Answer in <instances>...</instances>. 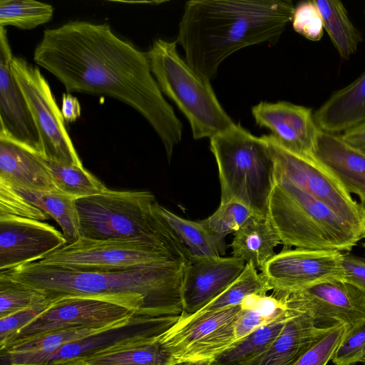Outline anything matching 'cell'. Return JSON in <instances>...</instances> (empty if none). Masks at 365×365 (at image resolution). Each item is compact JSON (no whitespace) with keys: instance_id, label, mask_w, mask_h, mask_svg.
Listing matches in <instances>:
<instances>
[{"instance_id":"1","label":"cell","mask_w":365,"mask_h":365,"mask_svg":"<svg viewBox=\"0 0 365 365\" xmlns=\"http://www.w3.org/2000/svg\"><path fill=\"white\" fill-rule=\"evenodd\" d=\"M34 61L68 93L106 96L136 110L156 132L170 161L182 124L153 76L146 53L118 38L108 24L73 21L46 29Z\"/></svg>"},{"instance_id":"2","label":"cell","mask_w":365,"mask_h":365,"mask_svg":"<svg viewBox=\"0 0 365 365\" xmlns=\"http://www.w3.org/2000/svg\"><path fill=\"white\" fill-rule=\"evenodd\" d=\"M289 0H195L185 3L176 38L185 61L210 81L233 53L276 42L292 21Z\"/></svg>"},{"instance_id":"3","label":"cell","mask_w":365,"mask_h":365,"mask_svg":"<svg viewBox=\"0 0 365 365\" xmlns=\"http://www.w3.org/2000/svg\"><path fill=\"white\" fill-rule=\"evenodd\" d=\"M187 263L172 260L133 270L81 272L34 262L0 272L38 290L51 302L94 297L118 303L139 315L178 316L183 312Z\"/></svg>"},{"instance_id":"4","label":"cell","mask_w":365,"mask_h":365,"mask_svg":"<svg viewBox=\"0 0 365 365\" xmlns=\"http://www.w3.org/2000/svg\"><path fill=\"white\" fill-rule=\"evenodd\" d=\"M76 203L81 237L142 242L188 262L185 249L157 213L150 192L107 189Z\"/></svg>"},{"instance_id":"5","label":"cell","mask_w":365,"mask_h":365,"mask_svg":"<svg viewBox=\"0 0 365 365\" xmlns=\"http://www.w3.org/2000/svg\"><path fill=\"white\" fill-rule=\"evenodd\" d=\"M218 169L220 203L236 200L253 215L267 217L275 184L274 163L265 137H257L240 123L210 138Z\"/></svg>"},{"instance_id":"6","label":"cell","mask_w":365,"mask_h":365,"mask_svg":"<svg viewBox=\"0 0 365 365\" xmlns=\"http://www.w3.org/2000/svg\"><path fill=\"white\" fill-rule=\"evenodd\" d=\"M267 217L284 248L349 252L361 233L303 190L275 178Z\"/></svg>"},{"instance_id":"7","label":"cell","mask_w":365,"mask_h":365,"mask_svg":"<svg viewBox=\"0 0 365 365\" xmlns=\"http://www.w3.org/2000/svg\"><path fill=\"white\" fill-rule=\"evenodd\" d=\"M145 53L160 89L186 117L194 139L211 138L235 125L210 81L180 57L176 41L155 39Z\"/></svg>"},{"instance_id":"8","label":"cell","mask_w":365,"mask_h":365,"mask_svg":"<svg viewBox=\"0 0 365 365\" xmlns=\"http://www.w3.org/2000/svg\"><path fill=\"white\" fill-rule=\"evenodd\" d=\"M242 304L207 312L182 314L160 336L173 365L208 364L235 343V327Z\"/></svg>"},{"instance_id":"9","label":"cell","mask_w":365,"mask_h":365,"mask_svg":"<svg viewBox=\"0 0 365 365\" xmlns=\"http://www.w3.org/2000/svg\"><path fill=\"white\" fill-rule=\"evenodd\" d=\"M172 260L182 261L142 242L80 237L37 262L73 271L115 272L145 268Z\"/></svg>"},{"instance_id":"10","label":"cell","mask_w":365,"mask_h":365,"mask_svg":"<svg viewBox=\"0 0 365 365\" xmlns=\"http://www.w3.org/2000/svg\"><path fill=\"white\" fill-rule=\"evenodd\" d=\"M270 145L275 178L284 180L320 201L358 230L365 229V212L334 173L316 156L293 154L265 135Z\"/></svg>"},{"instance_id":"11","label":"cell","mask_w":365,"mask_h":365,"mask_svg":"<svg viewBox=\"0 0 365 365\" xmlns=\"http://www.w3.org/2000/svg\"><path fill=\"white\" fill-rule=\"evenodd\" d=\"M11 70L38 129L43 157L65 164L83 166L65 127L61 111L40 70L24 58L16 56L11 61Z\"/></svg>"},{"instance_id":"12","label":"cell","mask_w":365,"mask_h":365,"mask_svg":"<svg viewBox=\"0 0 365 365\" xmlns=\"http://www.w3.org/2000/svg\"><path fill=\"white\" fill-rule=\"evenodd\" d=\"M137 314L118 303L94 297H72L52 302L41 315L9 336L0 350L53 331L73 328H108Z\"/></svg>"},{"instance_id":"13","label":"cell","mask_w":365,"mask_h":365,"mask_svg":"<svg viewBox=\"0 0 365 365\" xmlns=\"http://www.w3.org/2000/svg\"><path fill=\"white\" fill-rule=\"evenodd\" d=\"M342 255L337 250L284 248L267 262L261 274L273 292L290 294L344 280Z\"/></svg>"},{"instance_id":"14","label":"cell","mask_w":365,"mask_h":365,"mask_svg":"<svg viewBox=\"0 0 365 365\" xmlns=\"http://www.w3.org/2000/svg\"><path fill=\"white\" fill-rule=\"evenodd\" d=\"M178 316L135 314L127 321L66 344L38 365H66L140 341L157 337L172 327Z\"/></svg>"},{"instance_id":"15","label":"cell","mask_w":365,"mask_h":365,"mask_svg":"<svg viewBox=\"0 0 365 365\" xmlns=\"http://www.w3.org/2000/svg\"><path fill=\"white\" fill-rule=\"evenodd\" d=\"M288 302L324 326L340 324L345 334L365 322V293L344 280H333L287 295Z\"/></svg>"},{"instance_id":"16","label":"cell","mask_w":365,"mask_h":365,"mask_svg":"<svg viewBox=\"0 0 365 365\" xmlns=\"http://www.w3.org/2000/svg\"><path fill=\"white\" fill-rule=\"evenodd\" d=\"M66 245L63 233L48 223L0 213V271L37 262Z\"/></svg>"},{"instance_id":"17","label":"cell","mask_w":365,"mask_h":365,"mask_svg":"<svg viewBox=\"0 0 365 365\" xmlns=\"http://www.w3.org/2000/svg\"><path fill=\"white\" fill-rule=\"evenodd\" d=\"M13 57L6 30L0 27V139L43 156L38 129L11 70Z\"/></svg>"},{"instance_id":"18","label":"cell","mask_w":365,"mask_h":365,"mask_svg":"<svg viewBox=\"0 0 365 365\" xmlns=\"http://www.w3.org/2000/svg\"><path fill=\"white\" fill-rule=\"evenodd\" d=\"M255 123L268 128L272 139L287 151L300 156H316L318 128L309 108L287 101H261L252 108Z\"/></svg>"},{"instance_id":"19","label":"cell","mask_w":365,"mask_h":365,"mask_svg":"<svg viewBox=\"0 0 365 365\" xmlns=\"http://www.w3.org/2000/svg\"><path fill=\"white\" fill-rule=\"evenodd\" d=\"M246 263L235 257H191L182 285L183 314H193L223 292L242 272Z\"/></svg>"},{"instance_id":"20","label":"cell","mask_w":365,"mask_h":365,"mask_svg":"<svg viewBox=\"0 0 365 365\" xmlns=\"http://www.w3.org/2000/svg\"><path fill=\"white\" fill-rule=\"evenodd\" d=\"M288 317L274 343L249 365H294L331 326L322 325L287 300Z\"/></svg>"},{"instance_id":"21","label":"cell","mask_w":365,"mask_h":365,"mask_svg":"<svg viewBox=\"0 0 365 365\" xmlns=\"http://www.w3.org/2000/svg\"><path fill=\"white\" fill-rule=\"evenodd\" d=\"M0 180L37 192L57 190L45 158L12 141L0 139Z\"/></svg>"},{"instance_id":"22","label":"cell","mask_w":365,"mask_h":365,"mask_svg":"<svg viewBox=\"0 0 365 365\" xmlns=\"http://www.w3.org/2000/svg\"><path fill=\"white\" fill-rule=\"evenodd\" d=\"M316 157L338 178L345 189L365 205V154L346 143L341 135L320 131Z\"/></svg>"},{"instance_id":"23","label":"cell","mask_w":365,"mask_h":365,"mask_svg":"<svg viewBox=\"0 0 365 365\" xmlns=\"http://www.w3.org/2000/svg\"><path fill=\"white\" fill-rule=\"evenodd\" d=\"M318 128L339 134L365 123V71L333 93L314 112Z\"/></svg>"},{"instance_id":"24","label":"cell","mask_w":365,"mask_h":365,"mask_svg":"<svg viewBox=\"0 0 365 365\" xmlns=\"http://www.w3.org/2000/svg\"><path fill=\"white\" fill-rule=\"evenodd\" d=\"M281 240L268 217L252 215L234 234L230 246L232 257L251 262L262 271L275 255L274 248Z\"/></svg>"},{"instance_id":"25","label":"cell","mask_w":365,"mask_h":365,"mask_svg":"<svg viewBox=\"0 0 365 365\" xmlns=\"http://www.w3.org/2000/svg\"><path fill=\"white\" fill-rule=\"evenodd\" d=\"M157 213L166 223L191 257H222L227 251L225 238L213 232L204 220L182 218L157 202Z\"/></svg>"},{"instance_id":"26","label":"cell","mask_w":365,"mask_h":365,"mask_svg":"<svg viewBox=\"0 0 365 365\" xmlns=\"http://www.w3.org/2000/svg\"><path fill=\"white\" fill-rule=\"evenodd\" d=\"M287 317V309L283 314L235 342L212 363L216 365H249L263 354L274 343L280 334Z\"/></svg>"},{"instance_id":"27","label":"cell","mask_w":365,"mask_h":365,"mask_svg":"<svg viewBox=\"0 0 365 365\" xmlns=\"http://www.w3.org/2000/svg\"><path fill=\"white\" fill-rule=\"evenodd\" d=\"M13 188L58 223L67 244L73 243L81 237L76 199L58 190L37 192Z\"/></svg>"},{"instance_id":"28","label":"cell","mask_w":365,"mask_h":365,"mask_svg":"<svg viewBox=\"0 0 365 365\" xmlns=\"http://www.w3.org/2000/svg\"><path fill=\"white\" fill-rule=\"evenodd\" d=\"M160 336L119 347L72 364L83 365H173L170 356L164 349L160 341Z\"/></svg>"},{"instance_id":"29","label":"cell","mask_w":365,"mask_h":365,"mask_svg":"<svg viewBox=\"0 0 365 365\" xmlns=\"http://www.w3.org/2000/svg\"><path fill=\"white\" fill-rule=\"evenodd\" d=\"M323 21L324 29L342 58L348 59L362 40L350 20L343 3L338 0H314Z\"/></svg>"},{"instance_id":"30","label":"cell","mask_w":365,"mask_h":365,"mask_svg":"<svg viewBox=\"0 0 365 365\" xmlns=\"http://www.w3.org/2000/svg\"><path fill=\"white\" fill-rule=\"evenodd\" d=\"M56 189L76 200L99 195L108 188L83 166L46 159Z\"/></svg>"},{"instance_id":"31","label":"cell","mask_w":365,"mask_h":365,"mask_svg":"<svg viewBox=\"0 0 365 365\" xmlns=\"http://www.w3.org/2000/svg\"><path fill=\"white\" fill-rule=\"evenodd\" d=\"M272 290L261 273L247 262L240 275L219 296L197 312H207L241 304L251 295L265 294Z\"/></svg>"},{"instance_id":"32","label":"cell","mask_w":365,"mask_h":365,"mask_svg":"<svg viewBox=\"0 0 365 365\" xmlns=\"http://www.w3.org/2000/svg\"><path fill=\"white\" fill-rule=\"evenodd\" d=\"M51 4L33 0H1L0 27L13 26L32 29L52 19Z\"/></svg>"},{"instance_id":"33","label":"cell","mask_w":365,"mask_h":365,"mask_svg":"<svg viewBox=\"0 0 365 365\" xmlns=\"http://www.w3.org/2000/svg\"><path fill=\"white\" fill-rule=\"evenodd\" d=\"M47 299L38 290L0 272V319Z\"/></svg>"},{"instance_id":"34","label":"cell","mask_w":365,"mask_h":365,"mask_svg":"<svg viewBox=\"0 0 365 365\" xmlns=\"http://www.w3.org/2000/svg\"><path fill=\"white\" fill-rule=\"evenodd\" d=\"M252 215L243 204L230 200L220 203L217 210L203 220L213 232L225 238L231 233L235 234Z\"/></svg>"},{"instance_id":"35","label":"cell","mask_w":365,"mask_h":365,"mask_svg":"<svg viewBox=\"0 0 365 365\" xmlns=\"http://www.w3.org/2000/svg\"><path fill=\"white\" fill-rule=\"evenodd\" d=\"M344 334V326L340 324L333 325L294 365H327L332 359Z\"/></svg>"},{"instance_id":"36","label":"cell","mask_w":365,"mask_h":365,"mask_svg":"<svg viewBox=\"0 0 365 365\" xmlns=\"http://www.w3.org/2000/svg\"><path fill=\"white\" fill-rule=\"evenodd\" d=\"M291 22L294 30L309 40L317 41L323 36L322 18L314 0L294 6Z\"/></svg>"},{"instance_id":"37","label":"cell","mask_w":365,"mask_h":365,"mask_svg":"<svg viewBox=\"0 0 365 365\" xmlns=\"http://www.w3.org/2000/svg\"><path fill=\"white\" fill-rule=\"evenodd\" d=\"M0 213L38 220L49 216L21 196L11 185L0 180Z\"/></svg>"},{"instance_id":"38","label":"cell","mask_w":365,"mask_h":365,"mask_svg":"<svg viewBox=\"0 0 365 365\" xmlns=\"http://www.w3.org/2000/svg\"><path fill=\"white\" fill-rule=\"evenodd\" d=\"M365 352V322L344 334L331 361L335 365H355Z\"/></svg>"},{"instance_id":"39","label":"cell","mask_w":365,"mask_h":365,"mask_svg":"<svg viewBox=\"0 0 365 365\" xmlns=\"http://www.w3.org/2000/svg\"><path fill=\"white\" fill-rule=\"evenodd\" d=\"M52 302L46 299L31 307L24 309L0 319V344L11 334L27 325L45 312Z\"/></svg>"},{"instance_id":"40","label":"cell","mask_w":365,"mask_h":365,"mask_svg":"<svg viewBox=\"0 0 365 365\" xmlns=\"http://www.w3.org/2000/svg\"><path fill=\"white\" fill-rule=\"evenodd\" d=\"M344 280L365 293V258L343 253Z\"/></svg>"},{"instance_id":"41","label":"cell","mask_w":365,"mask_h":365,"mask_svg":"<svg viewBox=\"0 0 365 365\" xmlns=\"http://www.w3.org/2000/svg\"><path fill=\"white\" fill-rule=\"evenodd\" d=\"M61 111L65 121L70 123L76 120L81 115L78 100L68 93H64L62 96Z\"/></svg>"},{"instance_id":"42","label":"cell","mask_w":365,"mask_h":365,"mask_svg":"<svg viewBox=\"0 0 365 365\" xmlns=\"http://www.w3.org/2000/svg\"><path fill=\"white\" fill-rule=\"evenodd\" d=\"M341 137L349 145L365 154V123L345 131Z\"/></svg>"},{"instance_id":"43","label":"cell","mask_w":365,"mask_h":365,"mask_svg":"<svg viewBox=\"0 0 365 365\" xmlns=\"http://www.w3.org/2000/svg\"><path fill=\"white\" fill-rule=\"evenodd\" d=\"M360 363H361L363 365H365V352L360 360Z\"/></svg>"},{"instance_id":"44","label":"cell","mask_w":365,"mask_h":365,"mask_svg":"<svg viewBox=\"0 0 365 365\" xmlns=\"http://www.w3.org/2000/svg\"><path fill=\"white\" fill-rule=\"evenodd\" d=\"M363 208H364V212H365V205H362ZM361 239H364L365 238V229L363 232V233L361 234Z\"/></svg>"},{"instance_id":"45","label":"cell","mask_w":365,"mask_h":365,"mask_svg":"<svg viewBox=\"0 0 365 365\" xmlns=\"http://www.w3.org/2000/svg\"><path fill=\"white\" fill-rule=\"evenodd\" d=\"M177 365H195V364H180Z\"/></svg>"},{"instance_id":"46","label":"cell","mask_w":365,"mask_h":365,"mask_svg":"<svg viewBox=\"0 0 365 365\" xmlns=\"http://www.w3.org/2000/svg\"><path fill=\"white\" fill-rule=\"evenodd\" d=\"M67 365H83V364H67Z\"/></svg>"},{"instance_id":"47","label":"cell","mask_w":365,"mask_h":365,"mask_svg":"<svg viewBox=\"0 0 365 365\" xmlns=\"http://www.w3.org/2000/svg\"><path fill=\"white\" fill-rule=\"evenodd\" d=\"M362 246H363V247H364V255H365V243H363V244H362Z\"/></svg>"},{"instance_id":"48","label":"cell","mask_w":365,"mask_h":365,"mask_svg":"<svg viewBox=\"0 0 365 365\" xmlns=\"http://www.w3.org/2000/svg\"><path fill=\"white\" fill-rule=\"evenodd\" d=\"M206 365H216V364H213V363H212V362H211V363H210V364H206Z\"/></svg>"},{"instance_id":"49","label":"cell","mask_w":365,"mask_h":365,"mask_svg":"<svg viewBox=\"0 0 365 365\" xmlns=\"http://www.w3.org/2000/svg\"><path fill=\"white\" fill-rule=\"evenodd\" d=\"M364 13H365V11H364Z\"/></svg>"}]
</instances>
